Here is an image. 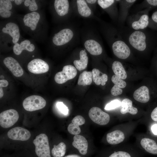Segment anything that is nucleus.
Returning a JSON list of instances; mask_svg holds the SVG:
<instances>
[{
	"mask_svg": "<svg viewBox=\"0 0 157 157\" xmlns=\"http://www.w3.org/2000/svg\"><path fill=\"white\" fill-rule=\"evenodd\" d=\"M99 29L114 54L120 59L126 60L131 56V49L123 39L116 26L99 18Z\"/></svg>",
	"mask_w": 157,
	"mask_h": 157,
	"instance_id": "nucleus-1",
	"label": "nucleus"
},
{
	"mask_svg": "<svg viewBox=\"0 0 157 157\" xmlns=\"http://www.w3.org/2000/svg\"><path fill=\"white\" fill-rule=\"evenodd\" d=\"M116 27L123 39L131 49L144 52L150 46L149 35L145 29L134 30L124 26Z\"/></svg>",
	"mask_w": 157,
	"mask_h": 157,
	"instance_id": "nucleus-2",
	"label": "nucleus"
},
{
	"mask_svg": "<svg viewBox=\"0 0 157 157\" xmlns=\"http://www.w3.org/2000/svg\"><path fill=\"white\" fill-rule=\"evenodd\" d=\"M81 41L85 49L91 55H101L104 51L103 43L96 30L92 26H86L80 31Z\"/></svg>",
	"mask_w": 157,
	"mask_h": 157,
	"instance_id": "nucleus-3",
	"label": "nucleus"
},
{
	"mask_svg": "<svg viewBox=\"0 0 157 157\" xmlns=\"http://www.w3.org/2000/svg\"><path fill=\"white\" fill-rule=\"evenodd\" d=\"M80 34L78 27L71 23L54 34L52 42L54 45L58 47L76 46L79 41Z\"/></svg>",
	"mask_w": 157,
	"mask_h": 157,
	"instance_id": "nucleus-4",
	"label": "nucleus"
},
{
	"mask_svg": "<svg viewBox=\"0 0 157 157\" xmlns=\"http://www.w3.org/2000/svg\"><path fill=\"white\" fill-rule=\"evenodd\" d=\"M149 10H144L129 15L126 21L127 26L134 30L145 29L149 24Z\"/></svg>",
	"mask_w": 157,
	"mask_h": 157,
	"instance_id": "nucleus-5",
	"label": "nucleus"
},
{
	"mask_svg": "<svg viewBox=\"0 0 157 157\" xmlns=\"http://www.w3.org/2000/svg\"><path fill=\"white\" fill-rule=\"evenodd\" d=\"M70 3L73 15L85 18L93 19L97 21L99 19L94 15L86 0H72Z\"/></svg>",
	"mask_w": 157,
	"mask_h": 157,
	"instance_id": "nucleus-6",
	"label": "nucleus"
},
{
	"mask_svg": "<svg viewBox=\"0 0 157 157\" xmlns=\"http://www.w3.org/2000/svg\"><path fill=\"white\" fill-rule=\"evenodd\" d=\"M33 143L38 157H51L48 138L45 134L42 133L37 136Z\"/></svg>",
	"mask_w": 157,
	"mask_h": 157,
	"instance_id": "nucleus-7",
	"label": "nucleus"
},
{
	"mask_svg": "<svg viewBox=\"0 0 157 157\" xmlns=\"http://www.w3.org/2000/svg\"><path fill=\"white\" fill-rule=\"evenodd\" d=\"M97 4L108 14L116 25L119 14V10L117 6L118 0H98Z\"/></svg>",
	"mask_w": 157,
	"mask_h": 157,
	"instance_id": "nucleus-8",
	"label": "nucleus"
},
{
	"mask_svg": "<svg viewBox=\"0 0 157 157\" xmlns=\"http://www.w3.org/2000/svg\"><path fill=\"white\" fill-rule=\"evenodd\" d=\"M46 104L45 100L42 97L33 95L25 98L23 101L22 105L26 110L33 111L43 108Z\"/></svg>",
	"mask_w": 157,
	"mask_h": 157,
	"instance_id": "nucleus-9",
	"label": "nucleus"
},
{
	"mask_svg": "<svg viewBox=\"0 0 157 157\" xmlns=\"http://www.w3.org/2000/svg\"><path fill=\"white\" fill-rule=\"evenodd\" d=\"M136 1V0H118L119 8L116 26H124L125 23L129 15V11L131 7Z\"/></svg>",
	"mask_w": 157,
	"mask_h": 157,
	"instance_id": "nucleus-10",
	"label": "nucleus"
},
{
	"mask_svg": "<svg viewBox=\"0 0 157 157\" xmlns=\"http://www.w3.org/2000/svg\"><path fill=\"white\" fill-rule=\"evenodd\" d=\"M19 115L17 112L13 109L4 111L0 114V125L7 128L14 125L18 121Z\"/></svg>",
	"mask_w": 157,
	"mask_h": 157,
	"instance_id": "nucleus-11",
	"label": "nucleus"
},
{
	"mask_svg": "<svg viewBox=\"0 0 157 157\" xmlns=\"http://www.w3.org/2000/svg\"><path fill=\"white\" fill-rule=\"evenodd\" d=\"M77 73L76 68L72 65L65 66L62 71L57 73L55 76L54 80L58 84H63L74 78Z\"/></svg>",
	"mask_w": 157,
	"mask_h": 157,
	"instance_id": "nucleus-12",
	"label": "nucleus"
},
{
	"mask_svg": "<svg viewBox=\"0 0 157 157\" xmlns=\"http://www.w3.org/2000/svg\"><path fill=\"white\" fill-rule=\"evenodd\" d=\"M88 115L92 121L99 125H106L110 121L109 115L97 107L91 108L89 111Z\"/></svg>",
	"mask_w": 157,
	"mask_h": 157,
	"instance_id": "nucleus-13",
	"label": "nucleus"
},
{
	"mask_svg": "<svg viewBox=\"0 0 157 157\" xmlns=\"http://www.w3.org/2000/svg\"><path fill=\"white\" fill-rule=\"evenodd\" d=\"M54 7L57 14L60 17L71 16L73 15L71 3L68 0H55Z\"/></svg>",
	"mask_w": 157,
	"mask_h": 157,
	"instance_id": "nucleus-14",
	"label": "nucleus"
},
{
	"mask_svg": "<svg viewBox=\"0 0 157 157\" xmlns=\"http://www.w3.org/2000/svg\"><path fill=\"white\" fill-rule=\"evenodd\" d=\"M28 71L35 74H40L48 72L49 69L48 64L43 60L38 58L33 59L28 63Z\"/></svg>",
	"mask_w": 157,
	"mask_h": 157,
	"instance_id": "nucleus-15",
	"label": "nucleus"
},
{
	"mask_svg": "<svg viewBox=\"0 0 157 157\" xmlns=\"http://www.w3.org/2000/svg\"><path fill=\"white\" fill-rule=\"evenodd\" d=\"M8 137L14 140L26 141L29 139L30 132L24 128L17 127L9 130L7 133Z\"/></svg>",
	"mask_w": 157,
	"mask_h": 157,
	"instance_id": "nucleus-16",
	"label": "nucleus"
},
{
	"mask_svg": "<svg viewBox=\"0 0 157 157\" xmlns=\"http://www.w3.org/2000/svg\"><path fill=\"white\" fill-rule=\"evenodd\" d=\"M3 62L6 66L16 77L22 76L23 74V70L19 64L15 59L11 57L4 59Z\"/></svg>",
	"mask_w": 157,
	"mask_h": 157,
	"instance_id": "nucleus-17",
	"label": "nucleus"
},
{
	"mask_svg": "<svg viewBox=\"0 0 157 157\" xmlns=\"http://www.w3.org/2000/svg\"><path fill=\"white\" fill-rule=\"evenodd\" d=\"M72 142L73 146L82 155L85 156L88 153V144L87 141L83 136L79 135H75L73 138Z\"/></svg>",
	"mask_w": 157,
	"mask_h": 157,
	"instance_id": "nucleus-18",
	"label": "nucleus"
},
{
	"mask_svg": "<svg viewBox=\"0 0 157 157\" xmlns=\"http://www.w3.org/2000/svg\"><path fill=\"white\" fill-rule=\"evenodd\" d=\"M85 122V120L82 116L78 115L76 116L68 126V131L72 135L79 134L81 132L79 126L83 124Z\"/></svg>",
	"mask_w": 157,
	"mask_h": 157,
	"instance_id": "nucleus-19",
	"label": "nucleus"
},
{
	"mask_svg": "<svg viewBox=\"0 0 157 157\" xmlns=\"http://www.w3.org/2000/svg\"><path fill=\"white\" fill-rule=\"evenodd\" d=\"M3 32L8 34L13 38V42L15 44L17 43L20 37V32L18 26L13 22L8 23L5 27L2 29Z\"/></svg>",
	"mask_w": 157,
	"mask_h": 157,
	"instance_id": "nucleus-20",
	"label": "nucleus"
},
{
	"mask_svg": "<svg viewBox=\"0 0 157 157\" xmlns=\"http://www.w3.org/2000/svg\"><path fill=\"white\" fill-rule=\"evenodd\" d=\"M40 17L39 14L36 12L27 14L23 18L24 25L30 27L31 30L34 31L36 28Z\"/></svg>",
	"mask_w": 157,
	"mask_h": 157,
	"instance_id": "nucleus-21",
	"label": "nucleus"
},
{
	"mask_svg": "<svg viewBox=\"0 0 157 157\" xmlns=\"http://www.w3.org/2000/svg\"><path fill=\"white\" fill-rule=\"evenodd\" d=\"M133 97L138 102L142 103L148 102L150 99L149 89L145 86H141L135 91Z\"/></svg>",
	"mask_w": 157,
	"mask_h": 157,
	"instance_id": "nucleus-22",
	"label": "nucleus"
},
{
	"mask_svg": "<svg viewBox=\"0 0 157 157\" xmlns=\"http://www.w3.org/2000/svg\"><path fill=\"white\" fill-rule=\"evenodd\" d=\"M79 55V59L74 60L73 63L76 69L79 71H81L87 67L88 58L85 49H81Z\"/></svg>",
	"mask_w": 157,
	"mask_h": 157,
	"instance_id": "nucleus-23",
	"label": "nucleus"
},
{
	"mask_svg": "<svg viewBox=\"0 0 157 157\" xmlns=\"http://www.w3.org/2000/svg\"><path fill=\"white\" fill-rule=\"evenodd\" d=\"M125 136L124 133L119 130H116L107 133L106 140L107 142L111 144H115L122 142Z\"/></svg>",
	"mask_w": 157,
	"mask_h": 157,
	"instance_id": "nucleus-24",
	"label": "nucleus"
},
{
	"mask_svg": "<svg viewBox=\"0 0 157 157\" xmlns=\"http://www.w3.org/2000/svg\"><path fill=\"white\" fill-rule=\"evenodd\" d=\"M35 48L34 45L33 44H31L29 40H25L22 42L20 44L17 43L15 44L13 47V49L16 55H19L23 50L32 52L34 50Z\"/></svg>",
	"mask_w": 157,
	"mask_h": 157,
	"instance_id": "nucleus-25",
	"label": "nucleus"
},
{
	"mask_svg": "<svg viewBox=\"0 0 157 157\" xmlns=\"http://www.w3.org/2000/svg\"><path fill=\"white\" fill-rule=\"evenodd\" d=\"M140 144L147 152L153 154H157V144L154 140L144 138L140 141Z\"/></svg>",
	"mask_w": 157,
	"mask_h": 157,
	"instance_id": "nucleus-26",
	"label": "nucleus"
},
{
	"mask_svg": "<svg viewBox=\"0 0 157 157\" xmlns=\"http://www.w3.org/2000/svg\"><path fill=\"white\" fill-rule=\"evenodd\" d=\"M157 6V0H144L135 5L131 11L133 14L144 10H149L152 8Z\"/></svg>",
	"mask_w": 157,
	"mask_h": 157,
	"instance_id": "nucleus-27",
	"label": "nucleus"
},
{
	"mask_svg": "<svg viewBox=\"0 0 157 157\" xmlns=\"http://www.w3.org/2000/svg\"><path fill=\"white\" fill-rule=\"evenodd\" d=\"M93 81L97 85L101 84L104 85L108 80V76L105 74L101 72L97 69L94 68L92 70Z\"/></svg>",
	"mask_w": 157,
	"mask_h": 157,
	"instance_id": "nucleus-28",
	"label": "nucleus"
},
{
	"mask_svg": "<svg viewBox=\"0 0 157 157\" xmlns=\"http://www.w3.org/2000/svg\"><path fill=\"white\" fill-rule=\"evenodd\" d=\"M121 106L122 108L120 112L122 114L129 113L133 115H135L138 113L137 109L132 106V101L129 99L126 98L121 102Z\"/></svg>",
	"mask_w": 157,
	"mask_h": 157,
	"instance_id": "nucleus-29",
	"label": "nucleus"
},
{
	"mask_svg": "<svg viewBox=\"0 0 157 157\" xmlns=\"http://www.w3.org/2000/svg\"><path fill=\"white\" fill-rule=\"evenodd\" d=\"M112 69L115 75L122 79L126 78L127 75L122 63L118 60L114 61L112 64Z\"/></svg>",
	"mask_w": 157,
	"mask_h": 157,
	"instance_id": "nucleus-30",
	"label": "nucleus"
},
{
	"mask_svg": "<svg viewBox=\"0 0 157 157\" xmlns=\"http://www.w3.org/2000/svg\"><path fill=\"white\" fill-rule=\"evenodd\" d=\"M12 7L11 1L9 0H0V15L4 18H8L11 15L10 10Z\"/></svg>",
	"mask_w": 157,
	"mask_h": 157,
	"instance_id": "nucleus-31",
	"label": "nucleus"
},
{
	"mask_svg": "<svg viewBox=\"0 0 157 157\" xmlns=\"http://www.w3.org/2000/svg\"><path fill=\"white\" fill-rule=\"evenodd\" d=\"M92 72L84 71L80 74L77 83L79 85H89L92 83Z\"/></svg>",
	"mask_w": 157,
	"mask_h": 157,
	"instance_id": "nucleus-32",
	"label": "nucleus"
},
{
	"mask_svg": "<svg viewBox=\"0 0 157 157\" xmlns=\"http://www.w3.org/2000/svg\"><path fill=\"white\" fill-rule=\"evenodd\" d=\"M66 151V144L63 142H61L57 145H53L51 152L53 157H63L65 155Z\"/></svg>",
	"mask_w": 157,
	"mask_h": 157,
	"instance_id": "nucleus-33",
	"label": "nucleus"
},
{
	"mask_svg": "<svg viewBox=\"0 0 157 157\" xmlns=\"http://www.w3.org/2000/svg\"><path fill=\"white\" fill-rule=\"evenodd\" d=\"M111 80L114 84V86L117 88H125L126 86V82L115 74L112 76Z\"/></svg>",
	"mask_w": 157,
	"mask_h": 157,
	"instance_id": "nucleus-34",
	"label": "nucleus"
},
{
	"mask_svg": "<svg viewBox=\"0 0 157 157\" xmlns=\"http://www.w3.org/2000/svg\"><path fill=\"white\" fill-rule=\"evenodd\" d=\"M108 157H133L129 152L124 151H114Z\"/></svg>",
	"mask_w": 157,
	"mask_h": 157,
	"instance_id": "nucleus-35",
	"label": "nucleus"
},
{
	"mask_svg": "<svg viewBox=\"0 0 157 157\" xmlns=\"http://www.w3.org/2000/svg\"><path fill=\"white\" fill-rule=\"evenodd\" d=\"M121 103V102L118 99L114 100L107 104L104 109L107 110L113 109L120 106Z\"/></svg>",
	"mask_w": 157,
	"mask_h": 157,
	"instance_id": "nucleus-36",
	"label": "nucleus"
},
{
	"mask_svg": "<svg viewBox=\"0 0 157 157\" xmlns=\"http://www.w3.org/2000/svg\"><path fill=\"white\" fill-rule=\"evenodd\" d=\"M56 106L60 112L63 114L66 115L69 112L68 107L62 102H58L56 104Z\"/></svg>",
	"mask_w": 157,
	"mask_h": 157,
	"instance_id": "nucleus-37",
	"label": "nucleus"
},
{
	"mask_svg": "<svg viewBox=\"0 0 157 157\" xmlns=\"http://www.w3.org/2000/svg\"><path fill=\"white\" fill-rule=\"evenodd\" d=\"M155 24V25L151 26V27H153L154 26H157V11H156L152 14L151 19L149 20V24L148 27Z\"/></svg>",
	"mask_w": 157,
	"mask_h": 157,
	"instance_id": "nucleus-38",
	"label": "nucleus"
},
{
	"mask_svg": "<svg viewBox=\"0 0 157 157\" xmlns=\"http://www.w3.org/2000/svg\"><path fill=\"white\" fill-rule=\"evenodd\" d=\"M86 1L90 8L94 12L96 8L97 4V0H86Z\"/></svg>",
	"mask_w": 157,
	"mask_h": 157,
	"instance_id": "nucleus-39",
	"label": "nucleus"
},
{
	"mask_svg": "<svg viewBox=\"0 0 157 157\" xmlns=\"http://www.w3.org/2000/svg\"><path fill=\"white\" fill-rule=\"evenodd\" d=\"M38 6L35 0H31V3L29 6V9L31 11H34L37 10Z\"/></svg>",
	"mask_w": 157,
	"mask_h": 157,
	"instance_id": "nucleus-40",
	"label": "nucleus"
},
{
	"mask_svg": "<svg viewBox=\"0 0 157 157\" xmlns=\"http://www.w3.org/2000/svg\"><path fill=\"white\" fill-rule=\"evenodd\" d=\"M151 117L152 119L156 122H157V107L152 111L151 114Z\"/></svg>",
	"mask_w": 157,
	"mask_h": 157,
	"instance_id": "nucleus-41",
	"label": "nucleus"
},
{
	"mask_svg": "<svg viewBox=\"0 0 157 157\" xmlns=\"http://www.w3.org/2000/svg\"><path fill=\"white\" fill-rule=\"evenodd\" d=\"M8 85V83L6 80L2 79L0 80V88L6 87Z\"/></svg>",
	"mask_w": 157,
	"mask_h": 157,
	"instance_id": "nucleus-42",
	"label": "nucleus"
},
{
	"mask_svg": "<svg viewBox=\"0 0 157 157\" xmlns=\"http://www.w3.org/2000/svg\"><path fill=\"white\" fill-rule=\"evenodd\" d=\"M151 129L153 133L155 135H157V124L153 125L151 127Z\"/></svg>",
	"mask_w": 157,
	"mask_h": 157,
	"instance_id": "nucleus-43",
	"label": "nucleus"
},
{
	"mask_svg": "<svg viewBox=\"0 0 157 157\" xmlns=\"http://www.w3.org/2000/svg\"><path fill=\"white\" fill-rule=\"evenodd\" d=\"M64 157H81V156L78 154H72L66 156Z\"/></svg>",
	"mask_w": 157,
	"mask_h": 157,
	"instance_id": "nucleus-44",
	"label": "nucleus"
},
{
	"mask_svg": "<svg viewBox=\"0 0 157 157\" xmlns=\"http://www.w3.org/2000/svg\"><path fill=\"white\" fill-rule=\"evenodd\" d=\"M31 2V0H25L24 1V4L26 6H30Z\"/></svg>",
	"mask_w": 157,
	"mask_h": 157,
	"instance_id": "nucleus-45",
	"label": "nucleus"
},
{
	"mask_svg": "<svg viewBox=\"0 0 157 157\" xmlns=\"http://www.w3.org/2000/svg\"><path fill=\"white\" fill-rule=\"evenodd\" d=\"M24 0H15L14 1L15 3L17 5H20L22 2L24 1Z\"/></svg>",
	"mask_w": 157,
	"mask_h": 157,
	"instance_id": "nucleus-46",
	"label": "nucleus"
},
{
	"mask_svg": "<svg viewBox=\"0 0 157 157\" xmlns=\"http://www.w3.org/2000/svg\"><path fill=\"white\" fill-rule=\"evenodd\" d=\"M3 95V89L0 88V98H1Z\"/></svg>",
	"mask_w": 157,
	"mask_h": 157,
	"instance_id": "nucleus-47",
	"label": "nucleus"
},
{
	"mask_svg": "<svg viewBox=\"0 0 157 157\" xmlns=\"http://www.w3.org/2000/svg\"><path fill=\"white\" fill-rule=\"evenodd\" d=\"M10 1H14L15 0H10Z\"/></svg>",
	"mask_w": 157,
	"mask_h": 157,
	"instance_id": "nucleus-48",
	"label": "nucleus"
}]
</instances>
